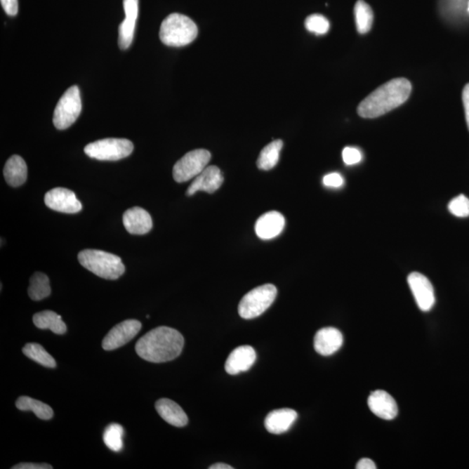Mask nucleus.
I'll list each match as a JSON object with an SVG mask.
<instances>
[{"label": "nucleus", "mask_w": 469, "mask_h": 469, "mask_svg": "<svg viewBox=\"0 0 469 469\" xmlns=\"http://www.w3.org/2000/svg\"><path fill=\"white\" fill-rule=\"evenodd\" d=\"M13 469H51L49 464L46 463H20L12 468Z\"/></svg>", "instance_id": "obj_34"}, {"label": "nucleus", "mask_w": 469, "mask_h": 469, "mask_svg": "<svg viewBox=\"0 0 469 469\" xmlns=\"http://www.w3.org/2000/svg\"><path fill=\"white\" fill-rule=\"evenodd\" d=\"M1 2L4 11H5L7 15L16 16L18 12V0H0Z\"/></svg>", "instance_id": "obj_33"}, {"label": "nucleus", "mask_w": 469, "mask_h": 469, "mask_svg": "<svg viewBox=\"0 0 469 469\" xmlns=\"http://www.w3.org/2000/svg\"><path fill=\"white\" fill-rule=\"evenodd\" d=\"M199 34L195 22L179 13L169 15L161 25L159 37L164 45L181 47L189 45Z\"/></svg>", "instance_id": "obj_3"}, {"label": "nucleus", "mask_w": 469, "mask_h": 469, "mask_svg": "<svg viewBox=\"0 0 469 469\" xmlns=\"http://www.w3.org/2000/svg\"><path fill=\"white\" fill-rule=\"evenodd\" d=\"M223 183V175L221 170L215 166H207L194 178L192 185L187 190V196H192L197 192L214 193L222 186Z\"/></svg>", "instance_id": "obj_12"}, {"label": "nucleus", "mask_w": 469, "mask_h": 469, "mask_svg": "<svg viewBox=\"0 0 469 469\" xmlns=\"http://www.w3.org/2000/svg\"><path fill=\"white\" fill-rule=\"evenodd\" d=\"M82 111L79 87L73 86L65 91L54 110L53 124L58 130H65L76 122Z\"/></svg>", "instance_id": "obj_7"}, {"label": "nucleus", "mask_w": 469, "mask_h": 469, "mask_svg": "<svg viewBox=\"0 0 469 469\" xmlns=\"http://www.w3.org/2000/svg\"><path fill=\"white\" fill-rule=\"evenodd\" d=\"M126 18L119 27V45L121 50L129 48L133 41L136 21L138 14V0H124Z\"/></svg>", "instance_id": "obj_13"}, {"label": "nucleus", "mask_w": 469, "mask_h": 469, "mask_svg": "<svg viewBox=\"0 0 469 469\" xmlns=\"http://www.w3.org/2000/svg\"><path fill=\"white\" fill-rule=\"evenodd\" d=\"M78 258L84 268L104 279H119L126 271L122 260L112 253L89 249L79 252Z\"/></svg>", "instance_id": "obj_4"}, {"label": "nucleus", "mask_w": 469, "mask_h": 469, "mask_svg": "<svg viewBox=\"0 0 469 469\" xmlns=\"http://www.w3.org/2000/svg\"><path fill=\"white\" fill-rule=\"evenodd\" d=\"M408 283L419 309L424 312L432 310L435 303L433 285L423 274L413 272L408 277Z\"/></svg>", "instance_id": "obj_10"}, {"label": "nucleus", "mask_w": 469, "mask_h": 469, "mask_svg": "<svg viewBox=\"0 0 469 469\" xmlns=\"http://www.w3.org/2000/svg\"><path fill=\"white\" fill-rule=\"evenodd\" d=\"M411 83L406 79H395L383 84L362 100L357 108L364 119H376L404 104L411 93Z\"/></svg>", "instance_id": "obj_2"}, {"label": "nucleus", "mask_w": 469, "mask_h": 469, "mask_svg": "<svg viewBox=\"0 0 469 469\" xmlns=\"http://www.w3.org/2000/svg\"><path fill=\"white\" fill-rule=\"evenodd\" d=\"M185 338L177 329L161 326L146 333L136 343L137 354L144 360L161 364L174 360L181 355Z\"/></svg>", "instance_id": "obj_1"}, {"label": "nucleus", "mask_w": 469, "mask_h": 469, "mask_svg": "<svg viewBox=\"0 0 469 469\" xmlns=\"http://www.w3.org/2000/svg\"><path fill=\"white\" fill-rule=\"evenodd\" d=\"M4 177L11 186L24 185L27 178V166L25 160L20 156L11 157L4 168Z\"/></svg>", "instance_id": "obj_21"}, {"label": "nucleus", "mask_w": 469, "mask_h": 469, "mask_svg": "<svg viewBox=\"0 0 469 469\" xmlns=\"http://www.w3.org/2000/svg\"><path fill=\"white\" fill-rule=\"evenodd\" d=\"M123 427L117 423H112L105 428L104 433L105 444L112 451L119 452L123 449Z\"/></svg>", "instance_id": "obj_28"}, {"label": "nucleus", "mask_w": 469, "mask_h": 469, "mask_svg": "<svg viewBox=\"0 0 469 469\" xmlns=\"http://www.w3.org/2000/svg\"><path fill=\"white\" fill-rule=\"evenodd\" d=\"M209 469H233V467L225 463H216L209 467Z\"/></svg>", "instance_id": "obj_37"}, {"label": "nucleus", "mask_w": 469, "mask_h": 469, "mask_svg": "<svg viewBox=\"0 0 469 469\" xmlns=\"http://www.w3.org/2000/svg\"><path fill=\"white\" fill-rule=\"evenodd\" d=\"M51 293V289L48 277L41 272H36L31 277L30 286L28 289V295L30 298L34 301H40V300L48 298Z\"/></svg>", "instance_id": "obj_26"}, {"label": "nucleus", "mask_w": 469, "mask_h": 469, "mask_svg": "<svg viewBox=\"0 0 469 469\" xmlns=\"http://www.w3.org/2000/svg\"><path fill=\"white\" fill-rule=\"evenodd\" d=\"M34 324L40 329H50L54 334L63 335L67 331V324L61 316L54 311L44 310L34 316Z\"/></svg>", "instance_id": "obj_22"}, {"label": "nucleus", "mask_w": 469, "mask_h": 469, "mask_svg": "<svg viewBox=\"0 0 469 469\" xmlns=\"http://www.w3.org/2000/svg\"><path fill=\"white\" fill-rule=\"evenodd\" d=\"M329 22L321 14H312L306 18L305 27L308 31L317 35H324L329 30Z\"/></svg>", "instance_id": "obj_29"}, {"label": "nucleus", "mask_w": 469, "mask_h": 469, "mask_svg": "<svg viewBox=\"0 0 469 469\" xmlns=\"http://www.w3.org/2000/svg\"><path fill=\"white\" fill-rule=\"evenodd\" d=\"M298 420V413L291 409L273 410L265 421L267 431L274 435H281L287 432Z\"/></svg>", "instance_id": "obj_19"}, {"label": "nucleus", "mask_w": 469, "mask_h": 469, "mask_svg": "<svg viewBox=\"0 0 469 469\" xmlns=\"http://www.w3.org/2000/svg\"><path fill=\"white\" fill-rule=\"evenodd\" d=\"M16 407L21 411L34 412L36 416L41 420H51L54 415L53 410L49 405L29 397L18 398L16 401Z\"/></svg>", "instance_id": "obj_24"}, {"label": "nucleus", "mask_w": 469, "mask_h": 469, "mask_svg": "<svg viewBox=\"0 0 469 469\" xmlns=\"http://www.w3.org/2000/svg\"><path fill=\"white\" fill-rule=\"evenodd\" d=\"M343 336L338 329L333 327L321 329L314 338L315 350L322 355H331L341 349Z\"/></svg>", "instance_id": "obj_17"}, {"label": "nucleus", "mask_w": 469, "mask_h": 469, "mask_svg": "<svg viewBox=\"0 0 469 469\" xmlns=\"http://www.w3.org/2000/svg\"><path fill=\"white\" fill-rule=\"evenodd\" d=\"M156 409L162 419L172 426L183 428L188 424V416L184 409L170 399L163 398L156 402Z\"/></svg>", "instance_id": "obj_20"}, {"label": "nucleus", "mask_w": 469, "mask_h": 469, "mask_svg": "<svg viewBox=\"0 0 469 469\" xmlns=\"http://www.w3.org/2000/svg\"><path fill=\"white\" fill-rule=\"evenodd\" d=\"M368 405L373 414L383 420H393L397 416V402L386 391L376 390L370 394Z\"/></svg>", "instance_id": "obj_15"}, {"label": "nucleus", "mask_w": 469, "mask_h": 469, "mask_svg": "<svg viewBox=\"0 0 469 469\" xmlns=\"http://www.w3.org/2000/svg\"><path fill=\"white\" fill-rule=\"evenodd\" d=\"M468 12L469 13V1H468Z\"/></svg>", "instance_id": "obj_38"}, {"label": "nucleus", "mask_w": 469, "mask_h": 469, "mask_svg": "<svg viewBox=\"0 0 469 469\" xmlns=\"http://www.w3.org/2000/svg\"><path fill=\"white\" fill-rule=\"evenodd\" d=\"M449 211L457 218L469 217V199L464 195L454 197L449 202Z\"/></svg>", "instance_id": "obj_30"}, {"label": "nucleus", "mask_w": 469, "mask_h": 469, "mask_svg": "<svg viewBox=\"0 0 469 469\" xmlns=\"http://www.w3.org/2000/svg\"><path fill=\"white\" fill-rule=\"evenodd\" d=\"M284 142L277 139L267 145L260 152L256 166L260 170L270 171L277 166L279 161L281 150L283 149Z\"/></svg>", "instance_id": "obj_23"}, {"label": "nucleus", "mask_w": 469, "mask_h": 469, "mask_svg": "<svg viewBox=\"0 0 469 469\" xmlns=\"http://www.w3.org/2000/svg\"><path fill=\"white\" fill-rule=\"evenodd\" d=\"M322 183L329 188H341L344 185V179L342 175L333 172L326 175Z\"/></svg>", "instance_id": "obj_32"}, {"label": "nucleus", "mask_w": 469, "mask_h": 469, "mask_svg": "<svg viewBox=\"0 0 469 469\" xmlns=\"http://www.w3.org/2000/svg\"><path fill=\"white\" fill-rule=\"evenodd\" d=\"M343 159L347 166H355L362 160V154L357 148L346 147L343 151Z\"/></svg>", "instance_id": "obj_31"}, {"label": "nucleus", "mask_w": 469, "mask_h": 469, "mask_svg": "<svg viewBox=\"0 0 469 469\" xmlns=\"http://www.w3.org/2000/svg\"><path fill=\"white\" fill-rule=\"evenodd\" d=\"M357 469H376L375 463L372 460L368 459V458H364L358 461L357 464Z\"/></svg>", "instance_id": "obj_36"}, {"label": "nucleus", "mask_w": 469, "mask_h": 469, "mask_svg": "<svg viewBox=\"0 0 469 469\" xmlns=\"http://www.w3.org/2000/svg\"><path fill=\"white\" fill-rule=\"evenodd\" d=\"M123 223L127 232L133 234H147L153 225L151 215L140 207H133L124 212Z\"/></svg>", "instance_id": "obj_18"}, {"label": "nucleus", "mask_w": 469, "mask_h": 469, "mask_svg": "<svg viewBox=\"0 0 469 469\" xmlns=\"http://www.w3.org/2000/svg\"><path fill=\"white\" fill-rule=\"evenodd\" d=\"M277 295V289L273 284H265L253 289L242 298L238 313L242 318L250 320L261 316L272 305Z\"/></svg>", "instance_id": "obj_5"}, {"label": "nucleus", "mask_w": 469, "mask_h": 469, "mask_svg": "<svg viewBox=\"0 0 469 469\" xmlns=\"http://www.w3.org/2000/svg\"><path fill=\"white\" fill-rule=\"evenodd\" d=\"M133 142L126 138H105L91 143L84 148V153L91 159L101 161H117L133 153Z\"/></svg>", "instance_id": "obj_6"}, {"label": "nucleus", "mask_w": 469, "mask_h": 469, "mask_svg": "<svg viewBox=\"0 0 469 469\" xmlns=\"http://www.w3.org/2000/svg\"><path fill=\"white\" fill-rule=\"evenodd\" d=\"M45 204L51 210L62 213L74 214L82 210V204L75 193L65 188L49 190L45 196Z\"/></svg>", "instance_id": "obj_11"}, {"label": "nucleus", "mask_w": 469, "mask_h": 469, "mask_svg": "<svg viewBox=\"0 0 469 469\" xmlns=\"http://www.w3.org/2000/svg\"><path fill=\"white\" fill-rule=\"evenodd\" d=\"M256 360V353L251 346L244 345L237 347L225 362V370L229 375H238L242 372L248 371Z\"/></svg>", "instance_id": "obj_14"}, {"label": "nucleus", "mask_w": 469, "mask_h": 469, "mask_svg": "<svg viewBox=\"0 0 469 469\" xmlns=\"http://www.w3.org/2000/svg\"><path fill=\"white\" fill-rule=\"evenodd\" d=\"M211 159V152L204 149L194 150L185 154L175 164L174 180L178 183H184L195 178L208 166Z\"/></svg>", "instance_id": "obj_8"}, {"label": "nucleus", "mask_w": 469, "mask_h": 469, "mask_svg": "<svg viewBox=\"0 0 469 469\" xmlns=\"http://www.w3.org/2000/svg\"><path fill=\"white\" fill-rule=\"evenodd\" d=\"M463 101L464 105L465 115H466V121L469 130V84L464 87L463 93Z\"/></svg>", "instance_id": "obj_35"}, {"label": "nucleus", "mask_w": 469, "mask_h": 469, "mask_svg": "<svg viewBox=\"0 0 469 469\" xmlns=\"http://www.w3.org/2000/svg\"><path fill=\"white\" fill-rule=\"evenodd\" d=\"M285 218L278 211H270L258 219L255 225L256 236L263 240L273 239L283 232Z\"/></svg>", "instance_id": "obj_16"}, {"label": "nucleus", "mask_w": 469, "mask_h": 469, "mask_svg": "<svg viewBox=\"0 0 469 469\" xmlns=\"http://www.w3.org/2000/svg\"><path fill=\"white\" fill-rule=\"evenodd\" d=\"M23 353L25 357L30 358L37 364L45 366L46 368H56L55 359L39 343H27L23 348Z\"/></svg>", "instance_id": "obj_27"}, {"label": "nucleus", "mask_w": 469, "mask_h": 469, "mask_svg": "<svg viewBox=\"0 0 469 469\" xmlns=\"http://www.w3.org/2000/svg\"><path fill=\"white\" fill-rule=\"evenodd\" d=\"M355 25L359 34H368L372 27L374 13L371 7L364 0H358L355 4Z\"/></svg>", "instance_id": "obj_25"}, {"label": "nucleus", "mask_w": 469, "mask_h": 469, "mask_svg": "<svg viewBox=\"0 0 469 469\" xmlns=\"http://www.w3.org/2000/svg\"><path fill=\"white\" fill-rule=\"evenodd\" d=\"M141 329V322L135 319L120 322L114 326L103 340V349L111 351L126 345L138 334Z\"/></svg>", "instance_id": "obj_9"}]
</instances>
